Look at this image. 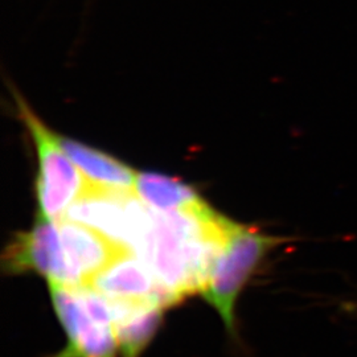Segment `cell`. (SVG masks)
Returning <instances> with one entry per match:
<instances>
[{"label":"cell","instance_id":"1","mask_svg":"<svg viewBox=\"0 0 357 357\" xmlns=\"http://www.w3.org/2000/svg\"><path fill=\"white\" fill-rule=\"evenodd\" d=\"M286 241L253 225L233 222L228 240L217 257L202 293L231 336L236 335V306L243 289L266 255Z\"/></svg>","mask_w":357,"mask_h":357},{"label":"cell","instance_id":"2","mask_svg":"<svg viewBox=\"0 0 357 357\" xmlns=\"http://www.w3.org/2000/svg\"><path fill=\"white\" fill-rule=\"evenodd\" d=\"M48 286L66 337L64 349L52 357H116L119 348L112 302L91 287Z\"/></svg>","mask_w":357,"mask_h":357},{"label":"cell","instance_id":"3","mask_svg":"<svg viewBox=\"0 0 357 357\" xmlns=\"http://www.w3.org/2000/svg\"><path fill=\"white\" fill-rule=\"evenodd\" d=\"M13 91L16 110L28 128L38 153V213L50 220H60L88 191L90 184L63 150L57 134L41 121L17 90Z\"/></svg>","mask_w":357,"mask_h":357},{"label":"cell","instance_id":"4","mask_svg":"<svg viewBox=\"0 0 357 357\" xmlns=\"http://www.w3.org/2000/svg\"><path fill=\"white\" fill-rule=\"evenodd\" d=\"M1 266L10 275L33 273L48 284L72 287L59 222L38 213L26 231L15 234L1 255Z\"/></svg>","mask_w":357,"mask_h":357},{"label":"cell","instance_id":"5","mask_svg":"<svg viewBox=\"0 0 357 357\" xmlns=\"http://www.w3.org/2000/svg\"><path fill=\"white\" fill-rule=\"evenodd\" d=\"M93 290L110 301L126 305H175L151 268L134 252L118 255L91 281Z\"/></svg>","mask_w":357,"mask_h":357},{"label":"cell","instance_id":"6","mask_svg":"<svg viewBox=\"0 0 357 357\" xmlns=\"http://www.w3.org/2000/svg\"><path fill=\"white\" fill-rule=\"evenodd\" d=\"M64 245L72 287H88L91 281L126 249L98 230L69 218L57 220Z\"/></svg>","mask_w":357,"mask_h":357},{"label":"cell","instance_id":"7","mask_svg":"<svg viewBox=\"0 0 357 357\" xmlns=\"http://www.w3.org/2000/svg\"><path fill=\"white\" fill-rule=\"evenodd\" d=\"M59 142L70 160L91 187L106 191L134 193L137 174L123 162L81 142L57 135Z\"/></svg>","mask_w":357,"mask_h":357},{"label":"cell","instance_id":"8","mask_svg":"<svg viewBox=\"0 0 357 357\" xmlns=\"http://www.w3.org/2000/svg\"><path fill=\"white\" fill-rule=\"evenodd\" d=\"M110 302L114 312L115 335L121 356L141 357L159 331L167 307Z\"/></svg>","mask_w":357,"mask_h":357},{"label":"cell","instance_id":"9","mask_svg":"<svg viewBox=\"0 0 357 357\" xmlns=\"http://www.w3.org/2000/svg\"><path fill=\"white\" fill-rule=\"evenodd\" d=\"M134 193L158 213L187 212L206 204L190 184L156 172L137 174Z\"/></svg>","mask_w":357,"mask_h":357}]
</instances>
